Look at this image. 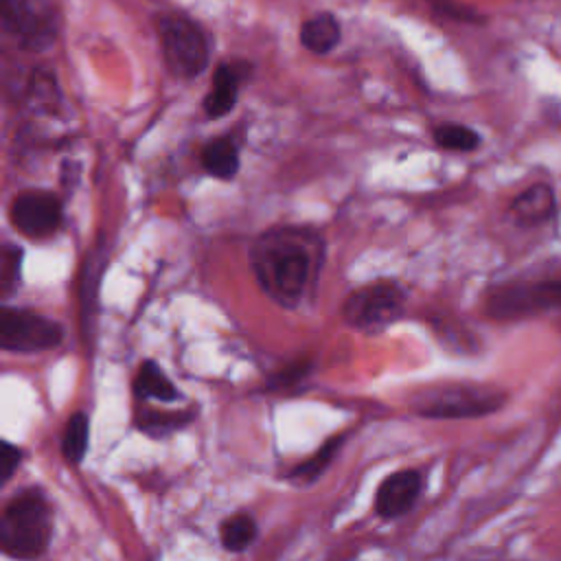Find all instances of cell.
Listing matches in <instances>:
<instances>
[{
	"mask_svg": "<svg viewBox=\"0 0 561 561\" xmlns=\"http://www.w3.org/2000/svg\"><path fill=\"white\" fill-rule=\"evenodd\" d=\"M324 261V241L307 226H274L250 248V270L259 287L283 309L311 300Z\"/></svg>",
	"mask_w": 561,
	"mask_h": 561,
	"instance_id": "cell-1",
	"label": "cell"
},
{
	"mask_svg": "<svg viewBox=\"0 0 561 561\" xmlns=\"http://www.w3.org/2000/svg\"><path fill=\"white\" fill-rule=\"evenodd\" d=\"M53 537V517L46 493L39 486L20 489L2 508L0 546L18 561L39 559Z\"/></svg>",
	"mask_w": 561,
	"mask_h": 561,
	"instance_id": "cell-2",
	"label": "cell"
},
{
	"mask_svg": "<svg viewBox=\"0 0 561 561\" xmlns=\"http://www.w3.org/2000/svg\"><path fill=\"white\" fill-rule=\"evenodd\" d=\"M162 59L178 79H195L208 68L210 42L206 31L184 13H162L156 22Z\"/></svg>",
	"mask_w": 561,
	"mask_h": 561,
	"instance_id": "cell-3",
	"label": "cell"
},
{
	"mask_svg": "<svg viewBox=\"0 0 561 561\" xmlns=\"http://www.w3.org/2000/svg\"><path fill=\"white\" fill-rule=\"evenodd\" d=\"M405 289L390 278L353 289L342 302V318L362 333H379L403 316Z\"/></svg>",
	"mask_w": 561,
	"mask_h": 561,
	"instance_id": "cell-4",
	"label": "cell"
},
{
	"mask_svg": "<svg viewBox=\"0 0 561 561\" xmlns=\"http://www.w3.org/2000/svg\"><path fill=\"white\" fill-rule=\"evenodd\" d=\"M504 394L471 383H447L423 390L414 397L412 410L427 419H471L502 408Z\"/></svg>",
	"mask_w": 561,
	"mask_h": 561,
	"instance_id": "cell-5",
	"label": "cell"
},
{
	"mask_svg": "<svg viewBox=\"0 0 561 561\" xmlns=\"http://www.w3.org/2000/svg\"><path fill=\"white\" fill-rule=\"evenodd\" d=\"M561 307V280H528L506 283L489 291L484 309L495 320L530 318Z\"/></svg>",
	"mask_w": 561,
	"mask_h": 561,
	"instance_id": "cell-6",
	"label": "cell"
},
{
	"mask_svg": "<svg viewBox=\"0 0 561 561\" xmlns=\"http://www.w3.org/2000/svg\"><path fill=\"white\" fill-rule=\"evenodd\" d=\"M64 329L59 322L20 307L0 311V346L9 353H39L59 346Z\"/></svg>",
	"mask_w": 561,
	"mask_h": 561,
	"instance_id": "cell-7",
	"label": "cell"
},
{
	"mask_svg": "<svg viewBox=\"0 0 561 561\" xmlns=\"http://www.w3.org/2000/svg\"><path fill=\"white\" fill-rule=\"evenodd\" d=\"M9 217L13 228L26 239H46L59 230L64 221V206L53 191L31 188L13 197Z\"/></svg>",
	"mask_w": 561,
	"mask_h": 561,
	"instance_id": "cell-8",
	"label": "cell"
},
{
	"mask_svg": "<svg viewBox=\"0 0 561 561\" xmlns=\"http://www.w3.org/2000/svg\"><path fill=\"white\" fill-rule=\"evenodd\" d=\"M53 0H2V22L28 46L48 44L55 37Z\"/></svg>",
	"mask_w": 561,
	"mask_h": 561,
	"instance_id": "cell-9",
	"label": "cell"
},
{
	"mask_svg": "<svg viewBox=\"0 0 561 561\" xmlns=\"http://www.w3.org/2000/svg\"><path fill=\"white\" fill-rule=\"evenodd\" d=\"M423 478L416 469H401L381 480L375 493V513L381 519H397L410 513L421 495Z\"/></svg>",
	"mask_w": 561,
	"mask_h": 561,
	"instance_id": "cell-10",
	"label": "cell"
},
{
	"mask_svg": "<svg viewBox=\"0 0 561 561\" xmlns=\"http://www.w3.org/2000/svg\"><path fill=\"white\" fill-rule=\"evenodd\" d=\"M245 64H219L213 75V88L204 96V112L210 118L226 116L239 96Z\"/></svg>",
	"mask_w": 561,
	"mask_h": 561,
	"instance_id": "cell-11",
	"label": "cell"
},
{
	"mask_svg": "<svg viewBox=\"0 0 561 561\" xmlns=\"http://www.w3.org/2000/svg\"><path fill=\"white\" fill-rule=\"evenodd\" d=\"M300 44L305 50L313 55H327L331 53L340 39H342V26L340 20L333 13H316L309 20L300 24Z\"/></svg>",
	"mask_w": 561,
	"mask_h": 561,
	"instance_id": "cell-12",
	"label": "cell"
},
{
	"mask_svg": "<svg viewBox=\"0 0 561 561\" xmlns=\"http://www.w3.org/2000/svg\"><path fill=\"white\" fill-rule=\"evenodd\" d=\"M513 217L524 226H537L552 217L554 213V193L548 184H533L519 193L511 204Z\"/></svg>",
	"mask_w": 561,
	"mask_h": 561,
	"instance_id": "cell-13",
	"label": "cell"
},
{
	"mask_svg": "<svg viewBox=\"0 0 561 561\" xmlns=\"http://www.w3.org/2000/svg\"><path fill=\"white\" fill-rule=\"evenodd\" d=\"M202 167L217 180H232L241 167L239 149L228 136L213 138L202 149Z\"/></svg>",
	"mask_w": 561,
	"mask_h": 561,
	"instance_id": "cell-14",
	"label": "cell"
},
{
	"mask_svg": "<svg viewBox=\"0 0 561 561\" xmlns=\"http://www.w3.org/2000/svg\"><path fill=\"white\" fill-rule=\"evenodd\" d=\"M134 394L138 399H156V401L180 399V390L171 383V379L164 375V370L151 359H145L138 366V373L134 379Z\"/></svg>",
	"mask_w": 561,
	"mask_h": 561,
	"instance_id": "cell-15",
	"label": "cell"
},
{
	"mask_svg": "<svg viewBox=\"0 0 561 561\" xmlns=\"http://www.w3.org/2000/svg\"><path fill=\"white\" fill-rule=\"evenodd\" d=\"M193 416H195L193 410L164 412V410H156V408H142L136 414V427L142 434H149L153 438H162V436L184 427L186 423H191Z\"/></svg>",
	"mask_w": 561,
	"mask_h": 561,
	"instance_id": "cell-16",
	"label": "cell"
},
{
	"mask_svg": "<svg viewBox=\"0 0 561 561\" xmlns=\"http://www.w3.org/2000/svg\"><path fill=\"white\" fill-rule=\"evenodd\" d=\"M256 533H259V526L254 517L245 511H237L221 522L219 541L228 552H243L245 548L252 546V541L256 539Z\"/></svg>",
	"mask_w": 561,
	"mask_h": 561,
	"instance_id": "cell-17",
	"label": "cell"
},
{
	"mask_svg": "<svg viewBox=\"0 0 561 561\" xmlns=\"http://www.w3.org/2000/svg\"><path fill=\"white\" fill-rule=\"evenodd\" d=\"M88 443H90V421L83 412H75L66 421L64 436H61V454L66 462L79 465L85 458Z\"/></svg>",
	"mask_w": 561,
	"mask_h": 561,
	"instance_id": "cell-18",
	"label": "cell"
},
{
	"mask_svg": "<svg viewBox=\"0 0 561 561\" xmlns=\"http://www.w3.org/2000/svg\"><path fill=\"white\" fill-rule=\"evenodd\" d=\"M342 440H344V434L331 436L313 456H309L307 460L298 462V465L287 473V478H289V480H296V482L300 480L302 484H311L313 480H318V478L322 476V471L331 465V460H333V456L337 454Z\"/></svg>",
	"mask_w": 561,
	"mask_h": 561,
	"instance_id": "cell-19",
	"label": "cell"
},
{
	"mask_svg": "<svg viewBox=\"0 0 561 561\" xmlns=\"http://www.w3.org/2000/svg\"><path fill=\"white\" fill-rule=\"evenodd\" d=\"M434 140L438 147L449 151H473L480 147V134L467 125L443 123L434 129Z\"/></svg>",
	"mask_w": 561,
	"mask_h": 561,
	"instance_id": "cell-20",
	"label": "cell"
},
{
	"mask_svg": "<svg viewBox=\"0 0 561 561\" xmlns=\"http://www.w3.org/2000/svg\"><path fill=\"white\" fill-rule=\"evenodd\" d=\"M20 270H22V250L13 243H7L0 256V289L4 298L11 296V291L18 287L22 276Z\"/></svg>",
	"mask_w": 561,
	"mask_h": 561,
	"instance_id": "cell-21",
	"label": "cell"
},
{
	"mask_svg": "<svg viewBox=\"0 0 561 561\" xmlns=\"http://www.w3.org/2000/svg\"><path fill=\"white\" fill-rule=\"evenodd\" d=\"M313 362L311 359H298L280 370H276L270 381H267V390H285V388H294L296 383H300L309 370H311Z\"/></svg>",
	"mask_w": 561,
	"mask_h": 561,
	"instance_id": "cell-22",
	"label": "cell"
},
{
	"mask_svg": "<svg viewBox=\"0 0 561 561\" xmlns=\"http://www.w3.org/2000/svg\"><path fill=\"white\" fill-rule=\"evenodd\" d=\"M22 462V449L9 440H2L0 445V482L7 484L11 476L18 471Z\"/></svg>",
	"mask_w": 561,
	"mask_h": 561,
	"instance_id": "cell-23",
	"label": "cell"
},
{
	"mask_svg": "<svg viewBox=\"0 0 561 561\" xmlns=\"http://www.w3.org/2000/svg\"><path fill=\"white\" fill-rule=\"evenodd\" d=\"M434 4V9L451 20H462V22H478L480 15L476 11H471L465 4H458L456 0H430Z\"/></svg>",
	"mask_w": 561,
	"mask_h": 561,
	"instance_id": "cell-24",
	"label": "cell"
}]
</instances>
